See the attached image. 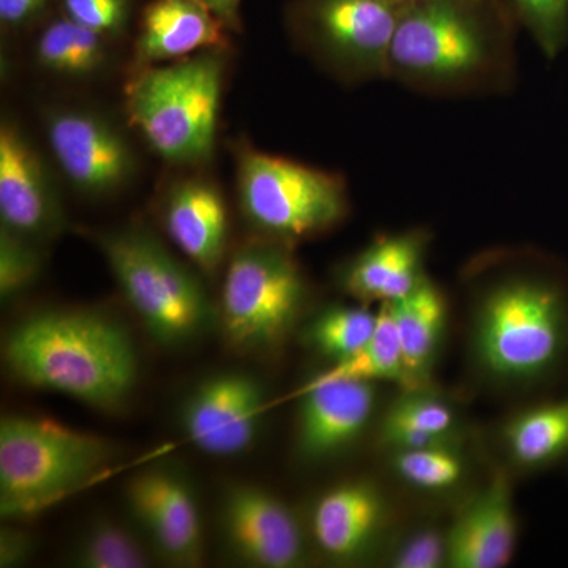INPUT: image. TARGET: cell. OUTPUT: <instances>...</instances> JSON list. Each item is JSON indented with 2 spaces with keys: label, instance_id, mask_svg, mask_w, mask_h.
I'll use <instances>...</instances> for the list:
<instances>
[{
  "label": "cell",
  "instance_id": "cell-1",
  "mask_svg": "<svg viewBox=\"0 0 568 568\" xmlns=\"http://www.w3.org/2000/svg\"><path fill=\"white\" fill-rule=\"evenodd\" d=\"M504 0L406 2L387 81L422 95H500L518 78L517 29Z\"/></svg>",
  "mask_w": 568,
  "mask_h": 568
},
{
  "label": "cell",
  "instance_id": "cell-2",
  "mask_svg": "<svg viewBox=\"0 0 568 568\" xmlns=\"http://www.w3.org/2000/svg\"><path fill=\"white\" fill-rule=\"evenodd\" d=\"M11 375L95 409L119 410L138 384V354L129 332L84 310H51L26 317L3 343Z\"/></svg>",
  "mask_w": 568,
  "mask_h": 568
},
{
  "label": "cell",
  "instance_id": "cell-3",
  "mask_svg": "<svg viewBox=\"0 0 568 568\" xmlns=\"http://www.w3.org/2000/svg\"><path fill=\"white\" fill-rule=\"evenodd\" d=\"M474 349L496 379H541L568 353V286L555 268L519 267L489 283L477 312Z\"/></svg>",
  "mask_w": 568,
  "mask_h": 568
},
{
  "label": "cell",
  "instance_id": "cell-4",
  "mask_svg": "<svg viewBox=\"0 0 568 568\" xmlns=\"http://www.w3.org/2000/svg\"><path fill=\"white\" fill-rule=\"evenodd\" d=\"M227 54L224 48L133 70L125 85L126 122L160 159L200 166L212 159Z\"/></svg>",
  "mask_w": 568,
  "mask_h": 568
},
{
  "label": "cell",
  "instance_id": "cell-5",
  "mask_svg": "<svg viewBox=\"0 0 568 568\" xmlns=\"http://www.w3.org/2000/svg\"><path fill=\"white\" fill-rule=\"evenodd\" d=\"M118 446L50 418L7 416L0 422V515L36 517L102 476Z\"/></svg>",
  "mask_w": 568,
  "mask_h": 568
},
{
  "label": "cell",
  "instance_id": "cell-6",
  "mask_svg": "<svg viewBox=\"0 0 568 568\" xmlns=\"http://www.w3.org/2000/svg\"><path fill=\"white\" fill-rule=\"evenodd\" d=\"M97 245L130 308L156 343L182 346L216 320L200 276L145 227L123 226L97 235Z\"/></svg>",
  "mask_w": 568,
  "mask_h": 568
},
{
  "label": "cell",
  "instance_id": "cell-7",
  "mask_svg": "<svg viewBox=\"0 0 568 568\" xmlns=\"http://www.w3.org/2000/svg\"><path fill=\"white\" fill-rule=\"evenodd\" d=\"M235 155L239 204L261 237L293 246L334 230L349 215L342 175L246 144Z\"/></svg>",
  "mask_w": 568,
  "mask_h": 568
},
{
  "label": "cell",
  "instance_id": "cell-8",
  "mask_svg": "<svg viewBox=\"0 0 568 568\" xmlns=\"http://www.w3.org/2000/svg\"><path fill=\"white\" fill-rule=\"evenodd\" d=\"M308 284L291 245L260 237L239 248L222 290L224 336L244 353L284 342L304 310Z\"/></svg>",
  "mask_w": 568,
  "mask_h": 568
},
{
  "label": "cell",
  "instance_id": "cell-9",
  "mask_svg": "<svg viewBox=\"0 0 568 568\" xmlns=\"http://www.w3.org/2000/svg\"><path fill=\"white\" fill-rule=\"evenodd\" d=\"M406 2L291 0L286 24L294 43L345 84L387 80L388 54Z\"/></svg>",
  "mask_w": 568,
  "mask_h": 568
},
{
  "label": "cell",
  "instance_id": "cell-10",
  "mask_svg": "<svg viewBox=\"0 0 568 568\" xmlns=\"http://www.w3.org/2000/svg\"><path fill=\"white\" fill-rule=\"evenodd\" d=\"M43 130L59 171L82 196H111L136 174L129 136L102 111L69 104L50 108L43 114Z\"/></svg>",
  "mask_w": 568,
  "mask_h": 568
},
{
  "label": "cell",
  "instance_id": "cell-11",
  "mask_svg": "<svg viewBox=\"0 0 568 568\" xmlns=\"http://www.w3.org/2000/svg\"><path fill=\"white\" fill-rule=\"evenodd\" d=\"M0 226L39 244L58 237L67 226L50 168L11 115L0 122Z\"/></svg>",
  "mask_w": 568,
  "mask_h": 568
},
{
  "label": "cell",
  "instance_id": "cell-12",
  "mask_svg": "<svg viewBox=\"0 0 568 568\" xmlns=\"http://www.w3.org/2000/svg\"><path fill=\"white\" fill-rule=\"evenodd\" d=\"M267 409L264 387L246 373L209 377L186 396L181 424L194 447L212 457L248 450Z\"/></svg>",
  "mask_w": 568,
  "mask_h": 568
},
{
  "label": "cell",
  "instance_id": "cell-13",
  "mask_svg": "<svg viewBox=\"0 0 568 568\" xmlns=\"http://www.w3.org/2000/svg\"><path fill=\"white\" fill-rule=\"evenodd\" d=\"M220 526L227 547L248 566L294 568L305 564V536L297 518L263 488L246 484L226 488Z\"/></svg>",
  "mask_w": 568,
  "mask_h": 568
},
{
  "label": "cell",
  "instance_id": "cell-14",
  "mask_svg": "<svg viewBox=\"0 0 568 568\" xmlns=\"http://www.w3.org/2000/svg\"><path fill=\"white\" fill-rule=\"evenodd\" d=\"M125 497L134 521L166 562L178 567L203 562L200 507L182 476L163 467L142 470L126 484Z\"/></svg>",
  "mask_w": 568,
  "mask_h": 568
},
{
  "label": "cell",
  "instance_id": "cell-15",
  "mask_svg": "<svg viewBox=\"0 0 568 568\" xmlns=\"http://www.w3.org/2000/svg\"><path fill=\"white\" fill-rule=\"evenodd\" d=\"M298 452L323 459L351 446L375 413V383L313 377L301 390Z\"/></svg>",
  "mask_w": 568,
  "mask_h": 568
},
{
  "label": "cell",
  "instance_id": "cell-16",
  "mask_svg": "<svg viewBox=\"0 0 568 568\" xmlns=\"http://www.w3.org/2000/svg\"><path fill=\"white\" fill-rule=\"evenodd\" d=\"M227 29L200 0H151L134 40V69L181 61L207 50H227Z\"/></svg>",
  "mask_w": 568,
  "mask_h": 568
},
{
  "label": "cell",
  "instance_id": "cell-17",
  "mask_svg": "<svg viewBox=\"0 0 568 568\" xmlns=\"http://www.w3.org/2000/svg\"><path fill=\"white\" fill-rule=\"evenodd\" d=\"M164 231L197 271L215 275L226 256L227 211L222 192L204 178L174 182L163 197Z\"/></svg>",
  "mask_w": 568,
  "mask_h": 568
},
{
  "label": "cell",
  "instance_id": "cell-18",
  "mask_svg": "<svg viewBox=\"0 0 568 568\" xmlns=\"http://www.w3.org/2000/svg\"><path fill=\"white\" fill-rule=\"evenodd\" d=\"M429 234L425 230L384 234L339 272V284L364 304H392L424 282Z\"/></svg>",
  "mask_w": 568,
  "mask_h": 568
},
{
  "label": "cell",
  "instance_id": "cell-19",
  "mask_svg": "<svg viewBox=\"0 0 568 568\" xmlns=\"http://www.w3.org/2000/svg\"><path fill=\"white\" fill-rule=\"evenodd\" d=\"M446 538L448 567L503 568L510 562L517 544V518L506 474L497 473L474 497Z\"/></svg>",
  "mask_w": 568,
  "mask_h": 568
},
{
  "label": "cell",
  "instance_id": "cell-20",
  "mask_svg": "<svg viewBox=\"0 0 568 568\" xmlns=\"http://www.w3.org/2000/svg\"><path fill=\"white\" fill-rule=\"evenodd\" d=\"M383 496L373 485L349 481L325 493L312 518L313 538L327 558L347 562L372 547L383 526Z\"/></svg>",
  "mask_w": 568,
  "mask_h": 568
},
{
  "label": "cell",
  "instance_id": "cell-21",
  "mask_svg": "<svg viewBox=\"0 0 568 568\" xmlns=\"http://www.w3.org/2000/svg\"><path fill=\"white\" fill-rule=\"evenodd\" d=\"M388 306L402 346L409 390L422 388L432 373L446 327V297L426 276L413 293Z\"/></svg>",
  "mask_w": 568,
  "mask_h": 568
},
{
  "label": "cell",
  "instance_id": "cell-22",
  "mask_svg": "<svg viewBox=\"0 0 568 568\" xmlns=\"http://www.w3.org/2000/svg\"><path fill=\"white\" fill-rule=\"evenodd\" d=\"M39 26L32 51L44 73L62 80L88 81L110 69L115 41L69 20L61 11Z\"/></svg>",
  "mask_w": 568,
  "mask_h": 568
},
{
  "label": "cell",
  "instance_id": "cell-23",
  "mask_svg": "<svg viewBox=\"0 0 568 568\" xmlns=\"http://www.w3.org/2000/svg\"><path fill=\"white\" fill-rule=\"evenodd\" d=\"M511 457L525 467H541L568 454V398L519 414L506 429Z\"/></svg>",
  "mask_w": 568,
  "mask_h": 568
},
{
  "label": "cell",
  "instance_id": "cell-24",
  "mask_svg": "<svg viewBox=\"0 0 568 568\" xmlns=\"http://www.w3.org/2000/svg\"><path fill=\"white\" fill-rule=\"evenodd\" d=\"M316 377L320 379L388 381L409 390L402 346L396 334L390 306L381 304L377 310L375 334L358 353L328 366Z\"/></svg>",
  "mask_w": 568,
  "mask_h": 568
},
{
  "label": "cell",
  "instance_id": "cell-25",
  "mask_svg": "<svg viewBox=\"0 0 568 568\" xmlns=\"http://www.w3.org/2000/svg\"><path fill=\"white\" fill-rule=\"evenodd\" d=\"M71 566L81 568L151 567V552L140 537L111 518L93 521L73 545Z\"/></svg>",
  "mask_w": 568,
  "mask_h": 568
},
{
  "label": "cell",
  "instance_id": "cell-26",
  "mask_svg": "<svg viewBox=\"0 0 568 568\" xmlns=\"http://www.w3.org/2000/svg\"><path fill=\"white\" fill-rule=\"evenodd\" d=\"M377 324V312L368 306L336 305L325 308L305 328L306 345L334 364L345 361L369 342Z\"/></svg>",
  "mask_w": 568,
  "mask_h": 568
},
{
  "label": "cell",
  "instance_id": "cell-27",
  "mask_svg": "<svg viewBox=\"0 0 568 568\" xmlns=\"http://www.w3.org/2000/svg\"><path fill=\"white\" fill-rule=\"evenodd\" d=\"M455 425L457 418L447 403L425 394L420 388H414L406 390V394L399 396L390 406L381 429L416 433L428 439L452 444Z\"/></svg>",
  "mask_w": 568,
  "mask_h": 568
},
{
  "label": "cell",
  "instance_id": "cell-28",
  "mask_svg": "<svg viewBox=\"0 0 568 568\" xmlns=\"http://www.w3.org/2000/svg\"><path fill=\"white\" fill-rule=\"evenodd\" d=\"M392 466L407 485L424 491L455 487L465 476V462L454 446L395 450Z\"/></svg>",
  "mask_w": 568,
  "mask_h": 568
},
{
  "label": "cell",
  "instance_id": "cell-29",
  "mask_svg": "<svg viewBox=\"0 0 568 568\" xmlns=\"http://www.w3.org/2000/svg\"><path fill=\"white\" fill-rule=\"evenodd\" d=\"M519 28L552 61L568 44V0H504Z\"/></svg>",
  "mask_w": 568,
  "mask_h": 568
},
{
  "label": "cell",
  "instance_id": "cell-30",
  "mask_svg": "<svg viewBox=\"0 0 568 568\" xmlns=\"http://www.w3.org/2000/svg\"><path fill=\"white\" fill-rule=\"evenodd\" d=\"M43 271L39 242L0 226V298L14 301L31 290Z\"/></svg>",
  "mask_w": 568,
  "mask_h": 568
},
{
  "label": "cell",
  "instance_id": "cell-31",
  "mask_svg": "<svg viewBox=\"0 0 568 568\" xmlns=\"http://www.w3.org/2000/svg\"><path fill=\"white\" fill-rule=\"evenodd\" d=\"M136 7L138 0H58L63 17L112 41L129 33Z\"/></svg>",
  "mask_w": 568,
  "mask_h": 568
},
{
  "label": "cell",
  "instance_id": "cell-32",
  "mask_svg": "<svg viewBox=\"0 0 568 568\" xmlns=\"http://www.w3.org/2000/svg\"><path fill=\"white\" fill-rule=\"evenodd\" d=\"M390 566L395 568H439L447 566V538L439 530L420 529L395 549Z\"/></svg>",
  "mask_w": 568,
  "mask_h": 568
},
{
  "label": "cell",
  "instance_id": "cell-33",
  "mask_svg": "<svg viewBox=\"0 0 568 568\" xmlns=\"http://www.w3.org/2000/svg\"><path fill=\"white\" fill-rule=\"evenodd\" d=\"M58 0H0V24L3 31H22L41 24Z\"/></svg>",
  "mask_w": 568,
  "mask_h": 568
},
{
  "label": "cell",
  "instance_id": "cell-34",
  "mask_svg": "<svg viewBox=\"0 0 568 568\" xmlns=\"http://www.w3.org/2000/svg\"><path fill=\"white\" fill-rule=\"evenodd\" d=\"M33 540L31 534L3 526L0 530V567H18L32 558Z\"/></svg>",
  "mask_w": 568,
  "mask_h": 568
},
{
  "label": "cell",
  "instance_id": "cell-35",
  "mask_svg": "<svg viewBox=\"0 0 568 568\" xmlns=\"http://www.w3.org/2000/svg\"><path fill=\"white\" fill-rule=\"evenodd\" d=\"M230 32L241 31L242 0H200Z\"/></svg>",
  "mask_w": 568,
  "mask_h": 568
},
{
  "label": "cell",
  "instance_id": "cell-36",
  "mask_svg": "<svg viewBox=\"0 0 568 568\" xmlns=\"http://www.w3.org/2000/svg\"><path fill=\"white\" fill-rule=\"evenodd\" d=\"M402 2H413V0H402Z\"/></svg>",
  "mask_w": 568,
  "mask_h": 568
}]
</instances>
